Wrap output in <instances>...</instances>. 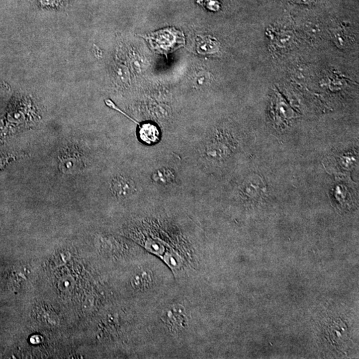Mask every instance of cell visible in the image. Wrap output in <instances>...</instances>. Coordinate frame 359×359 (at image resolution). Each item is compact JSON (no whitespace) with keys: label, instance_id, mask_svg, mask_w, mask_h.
<instances>
[{"label":"cell","instance_id":"cell-7","mask_svg":"<svg viewBox=\"0 0 359 359\" xmlns=\"http://www.w3.org/2000/svg\"><path fill=\"white\" fill-rule=\"evenodd\" d=\"M295 1H297V2L299 3H308L313 2L314 0H295Z\"/></svg>","mask_w":359,"mask_h":359},{"label":"cell","instance_id":"cell-2","mask_svg":"<svg viewBox=\"0 0 359 359\" xmlns=\"http://www.w3.org/2000/svg\"><path fill=\"white\" fill-rule=\"evenodd\" d=\"M163 321L174 333L184 330L187 325V316L184 307L174 305L166 309L163 313Z\"/></svg>","mask_w":359,"mask_h":359},{"label":"cell","instance_id":"cell-5","mask_svg":"<svg viewBox=\"0 0 359 359\" xmlns=\"http://www.w3.org/2000/svg\"><path fill=\"white\" fill-rule=\"evenodd\" d=\"M153 283V273L150 270H141L132 278L131 284L135 289L144 291Z\"/></svg>","mask_w":359,"mask_h":359},{"label":"cell","instance_id":"cell-6","mask_svg":"<svg viewBox=\"0 0 359 359\" xmlns=\"http://www.w3.org/2000/svg\"><path fill=\"white\" fill-rule=\"evenodd\" d=\"M197 45V51L200 54L214 53L218 51V42L210 37H200V39H198Z\"/></svg>","mask_w":359,"mask_h":359},{"label":"cell","instance_id":"cell-3","mask_svg":"<svg viewBox=\"0 0 359 359\" xmlns=\"http://www.w3.org/2000/svg\"><path fill=\"white\" fill-rule=\"evenodd\" d=\"M112 190L118 197L131 196L135 191V184L133 181L123 177L115 178L112 180Z\"/></svg>","mask_w":359,"mask_h":359},{"label":"cell","instance_id":"cell-1","mask_svg":"<svg viewBox=\"0 0 359 359\" xmlns=\"http://www.w3.org/2000/svg\"><path fill=\"white\" fill-rule=\"evenodd\" d=\"M145 37L153 50L166 55L182 46L185 43L182 31L174 27L161 29Z\"/></svg>","mask_w":359,"mask_h":359},{"label":"cell","instance_id":"cell-4","mask_svg":"<svg viewBox=\"0 0 359 359\" xmlns=\"http://www.w3.org/2000/svg\"><path fill=\"white\" fill-rule=\"evenodd\" d=\"M139 126V137L143 143L153 145L159 141L161 133L159 128L155 124L148 122Z\"/></svg>","mask_w":359,"mask_h":359}]
</instances>
